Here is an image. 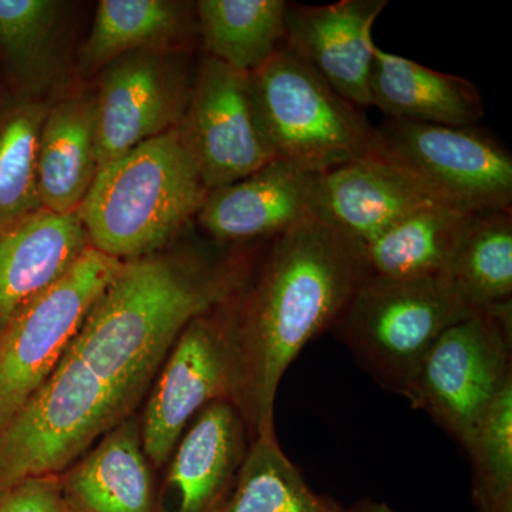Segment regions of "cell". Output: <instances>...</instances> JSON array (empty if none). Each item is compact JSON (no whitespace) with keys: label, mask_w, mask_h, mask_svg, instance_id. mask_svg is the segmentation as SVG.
Here are the masks:
<instances>
[{"label":"cell","mask_w":512,"mask_h":512,"mask_svg":"<svg viewBox=\"0 0 512 512\" xmlns=\"http://www.w3.org/2000/svg\"><path fill=\"white\" fill-rule=\"evenodd\" d=\"M366 276L363 245L315 215L272 239L235 295L231 402L249 440L275 431L276 393L305 346L335 329Z\"/></svg>","instance_id":"cell-1"},{"label":"cell","mask_w":512,"mask_h":512,"mask_svg":"<svg viewBox=\"0 0 512 512\" xmlns=\"http://www.w3.org/2000/svg\"><path fill=\"white\" fill-rule=\"evenodd\" d=\"M247 269L195 255L124 261L67 350L133 404L188 323L235 295Z\"/></svg>","instance_id":"cell-2"},{"label":"cell","mask_w":512,"mask_h":512,"mask_svg":"<svg viewBox=\"0 0 512 512\" xmlns=\"http://www.w3.org/2000/svg\"><path fill=\"white\" fill-rule=\"evenodd\" d=\"M207 194L175 126L101 167L79 214L90 247L131 261L167 244Z\"/></svg>","instance_id":"cell-3"},{"label":"cell","mask_w":512,"mask_h":512,"mask_svg":"<svg viewBox=\"0 0 512 512\" xmlns=\"http://www.w3.org/2000/svg\"><path fill=\"white\" fill-rule=\"evenodd\" d=\"M259 123L276 160L312 173L383 156L363 109L336 93L285 45L249 74Z\"/></svg>","instance_id":"cell-4"},{"label":"cell","mask_w":512,"mask_h":512,"mask_svg":"<svg viewBox=\"0 0 512 512\" xmlns=\"http://www.w3.org/2000/svg\"><path fill=\"white\" fill-rule=\"evenodd\" d=\"M471 313L448 275L365 276L333 330L379 386L407 397L431 346Z\"/></svg>","instance_id":"cell-5"},{"label":"cell","mask_w":512,"mask_h":512,"mask_svg":"<svg viewBox=\"0 0 512 512\" xmlns=\"http://www.w3.org/2000/svg\"><path fill=\"white\" fill-rule=\"evenodd\" d=\"M130 406L66 349L46 382L0 431V485L55 476L114 429Z\"/></svg>","instance_id":"cell-6"},{"label":"cell","mask_w":512,"mask_h":512,"mask_svg":"<svg viewBox=\"0 0 512 512\" xmlns=\"http://www.w3.org/2000/svg\"><path fill=\"white\" fill-rule=\"evenodd\" d=\"M512 384L511 302L471 313L436 340L406 399L466 450L501 393Z\"/></svg>","instance_id":"cell-7"},{"label":"cell","mask_w":512,"mask_h":512,"mask_svg":"<svg viewBox=\"0 0 512 512\" xmlns=\"http://www.w3.org/2000/svg\"><path fill=\"white\" fill-rule=\"evenodd\" d=\"M123 262L87 248L0 330V431L55 370Z\"/></svg>","instance_id":"cell-8"},{"label":"cell","mask_w":512,"mask_h":512,"mask_svg":"<svg viewBox=\"0 0 512 512\" xmlns=\"http://www.w3.org/2000/svg\"><path fill=\"white\" fill-rule=\"evenodd\" d=\"M379 131L383 156L457 210H511L512 157L476 127L389 119Z\"/></svg>","instance_id":"cell-9"},{"label":"cell","mask_w":512,"mask_h":512,"mask_svg":"<svg viewBox=\"0 0 512 512\" xmlns=\"http://www.w3.org/2000/svg\"><path fill=\"white\" fill-rule=\"evenodd\" d=\"M235 295L191 320L175 340L144 416L141 444L156 466L171 457L188 423L205 406L231 402Z\"/></svg>","instance_id":"cell-10"},{"label":"cell","mask_w":512,"mask_h":512,"mask_svg":"<svg viewBox=\"0 0 512 512\" xmlns=\"http://www.w3.org/2000/svg\"><path fill=\"white\" fill-rule=\"evenodd\" d=\"M177 127L208 191L276 160L259 123L249 74L210 56L201 64Z\"/></svg>","instance_id":"cell-11"},{"label":"cell","mask_w":512,"mask_h":512,"mask_svg":"<svg viewBox=\"0 0 512 512\" xmlns=\"http://www.w3.org/2000/svg\"><path fill=\"white\" fill-rule=\"evenodd\" d=\"M96 106L99 170L180 123L191 89L187 74L163 50H144L104 67Z\"/></svg>","instance_id":"cell-12"},{"label":"cell","mask_w":512,"mask_h":512,"mask_svg":"<svg viewBox=\"0 0 512 512\" xmlns=\"http://www.w3.org/2000/svg\"><path fill=\"white\" fill-rule=\"evenodd\" d=\"M387 0L289 6L284 45L359 109L372 106V32Z\"/></svg>","instance_id":"cell-13"},{"label":"cell","mask_w":512,"mask_h":512,"mask_svg":"<svg viewBox=\"0 0 512 512\" xmlns=\"http://www.w3.org/2000/svg\"><path fill=\"white\" fill-rule=\"evenodd\" d=\"M319 174L274 160L254 174L208 191L197 214L202 228L225 244L272 241L319 214Z\"/></svg>","instance_id":"cell-14"},{"label":"cell","mask_w":512,"mask_h":512,"mask_svg":"<svg viewBox=\"0 0 512 512\" xmlns=\"http://www.w3.org/2000/svg\"><path fill=\"white\" fill-rule=\"evenodd\" d=\"M437 202L419 181L384 156L353 161L319 174L320 217L362 245Z\"/></svg>","instance_id":"cell-15"},{"label":"cell","mask_w":512,"mask_h":512,"mask_svg":"<svg viewBox=\"0 0 512 512\" xmlns=\"http://www.w3.org/2000/svg\"><path fill=\"white\" fill-rule=\"evenodd\" d=\"M90 247L79 211L45 208L0 224V330Z\"/></svg>","instance_id":"cell-16"},{"label":"cell","mask_w":512,"mask_h":512,"mask_svg":"<svg viewBox=\"0 0 512 512\" xmlns=\"http://www.w3.org/2000/svg\"><path fill=\"white\" fill-rule=\"evenodd\" d=\"M247 439L245 421L229 400H215L194 417L168 471L177 512L220 510L247 454Z\"/></svg>","instance_id":"cell-17"},{"label":"cell","mask_w":512,"mask_h":512,"mask_svg":"<svg viewBox=\"0 0 512 512\" xmlns=\"http://www.w3.org/2000/svg\"><path fill=\"white\" fill-rule=\"evenodd\" d=\"M372 106L389 119L474 127L483 119V99L473 83L376 47L370 73Z\"/></svg>","instance_id":"cell-18"},{"label":"cell","mask_w":512,"mask_h":512,"mask_svg":"<svg viewBox=\"0 0 512 512\" xmlns=\"http://www.w3.org/2000/svg\"><path fill=\"white\" fill-rule=\"evenodd\" d=\"M99 173L94 96L79 93L52 104L40 130L37 187L42 208L79 211Z\"/></svg>","instance_id":"cell-19"},{"label":"cell","mask_w":512,"mask_h":512,"mask_svg":"<svg viewBox=\"0 0 512 512\" xmlns=\"http://www.w3.org/2000/svg\"><path fill=\"white\" fill-rule=\"evenodd\" d=\"M473 217L471 212L440 202L421 208L363 245L366 276L413 279L447 275Z\"/></svg>","instance_id":"cell-20"},{"label":"cell","mask_w":512,"mask_h":512,"mask_svg":"<svg viewBox=\"0 0 512 512\" xmlns=\"http://www.w3.org/2000/svg\"><path fill=\"white\" fill-rule=\"evenodd\" d=\"M82 512H153V485L134 421H121L63 481Z\"/></svg>","instance_id":"cell-21"},{"label":"cell","mask_w":512,"mask_h":512,"mask_svg":"<svg viewBox=\"0 0 512 512\" xmlns=\"http://www.w3.org/2000/svg\"><path fill=\"white\" fill-rule=\"evenodd\" d=\"M190 3L101 0L80 57L84 73L103 70L130 53L163 50L190 29Z\"/></svg>","instance_id":"cell-22"},{"label":"cell","mask_w":512,"mask_h":512,"mask_svg":"<svg viewBox=\"0 0 512 512\" xmlns=\"http://www.w3.org/2000/svg\"><path fill=\"white\" fill-rule=\"evenodd\" d=\"M285 0H200L195 15L208 56L252 74L285 43Z\"/></svg>","instance_id":"cell-23"},{"label":"cell","mask_w":512,"mask_h":512,"mask_svg":"<svg viewBox=\"0 0 512 512\" xmlns=\"http://www.w3.org/2000/svg\"><path fill=\"white\" fill-rule=\"evenodd\" d=\"M217 512H346L315 493L286 457L275 431L249 441L234 487Z\"/></svg>","instance_id":"cell-24"},{"label":"cell","mask_w":512,"mask_h":512,"mask_svg":"<svg viewBox=\"0 0 512 512\" xmlns=\"http://www.w3.org/2000/svg\"><path fill=\"white\" fill-rule=\"evenodd\" d=\"M447 275L470 311L511 302V210L474 214Z\"/></svg>","instance_id":"cell-25"},{"label":"cell","mask_w":512,"mask_h":512,"mask_svg":"<svg viewBox=\"0 0 512 512\" xmlns=\"http://www.w3.org/2000/svg\"><path fill=\"white\" fill-rule=\"evenodd\" d=\"M50 104L0 82V224L40 210L37 148Z\"/></svg>","instance_id":"cell-26"},{"label":"cell","mask_w":512,"mask_h":512,"mask_svg":"<svg viewBox=\"0 0 512 512\" xmlns=\"http://www.w3.org/2000/svg\"><path fill=\"white\" fill-rule=\"evenodd\" d=\"M62 3L0 0V82L39 96L60 32Z\"/></svg>","instance_id":"cell-27"},{"label":"cell","mask_w":512,"mask_h":512,"mask_svg":"<svg viewBox=\"0 0 512 512\" xmlns=\"http://www.w3.org/2000/svg\"><path fill=\"white\" fill-rule=\"evenodd\" d=\"M466 453L477 512H512V384L488 410Z\"/></svg>","instance_id":"cell-28"},{"label":"cell","mask_w":512,"mask_h":512,"mask_svg":"<svg viewBox=\"0 0 512 512\" xmlns=\"http://www.w3.org/2000/svg\"><path fill=\"white\" fill-rule=\"evenodd\" d=\"M0 512H82L55 476L29 478L8 488Z\"/></svg>","instance_id":"cell-29"},{"label":"cell","mask_w":512,"mask_h":512,"mask_svg":"<svg viewBox=\"0 0 512 512\" xmlns=\"http://www.w3.org/2000/svg\"><path fill=\"white\" fill-rule=\"evenodd\" d=\"M346 512H396L389 505L379 503V501L363 500L359 504L353 505Z\"/></svg>","instance_id":"cell-30"}]
</instances>
